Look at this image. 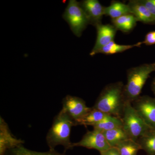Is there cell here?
Returning <instances> with one entry per match:
<instances>
[{
	"instance_id": "17",
	"label": "cell",
	"mask_w": 155,
	"mask_h": 155,
	"mask_svg": "<svg viewBox=\"0 0 155 155\" xmlns=\"http://www.w3.org/2000/svg\"><path fill=\"white\" fill-rule=\"evenodd\" d=\"M107 114L94 107H91L87 114L78 122V125L91 126L96 125L101 121Z\"/></svg>"
},
{
	"instance_id": "15",
	"label": "cell",
	"mask_w": 155,
	"mask_h": 155,
	"mask_svg": "<svg viewBox=\"0 0 155 155\" xmlns=\"http://www.w3.org/2000/svg\"><path fill=\"white\" fill-rule=\"evenodd\" d=\"M103 133L111 147H116L121 142L130 139L123 127L107 130Z\"/></svg>"
},
{
	"instance_id": "1",
	"label": "cell",
	"mask_w": 155,
	"mask_h": 155,
	"mask_svg": "<svg viewBox=\"0 0 155 155\" xmlns=\"http://www.w3.org/2000/svg\"><path fill=\"white\" fill-rule=\"evenodd\" d=\"M124 87L121 81L106 85L97 98L94 107L107 115L122 118L126 103L123 95Z\"/></svg>"
},
{
	"instance_id": "18",
	"label": "cell",
	"mask_w": 155,
	"mask_h": 155,
	"mask_svg": "<svg viewBox=\"0 0 155 155\" xmlns=\"http://www.w3.org/2000/svg\"><path fill=\"white\" fill-rule=\"evenodd\" d=\"M93 127L94 130L102 132L122 127V119L119 117L108 115L101 121L94 125Z\"/></svg>"
},
{
	"instance_id": "22",
	"label": "cell",
	"mask_w": 155,
	"mask_h": 155,
	"mask_svg": "<svg viewBox=\"0 0 155 155\" xmlns=\"http://www.w3.org/2000/svg\"><path fill=\"white\" fill-rule=\"evenodd\" d=\"M143 44L147 46L155 44V31H150L147 34L145 37L144 41H142Z\"/></svg>"
},
{
	"instance_id": "12",
	"label": "cell",
	"mask_w": 155,
	"mask_h": 155,
	"mask_svg": "<svg viewBox=\"0 0 155 155\" xmlns=\"http://www.w3.org/2000/svg\"><path fill=\"white\" fill-rule=\"evenodd\" d=\"M127 5L130 8L131 14L136 17L137 21L144 24L155 25V17L142 2L141 0H130Z\"/></svg>"
},
{
	"instance_id": "9",
	"label": "cell",
	"mask_w": 155,
	"mask_h": 155,
	"mask_svg": "<svg viewBox=\"0 0 155 155\" xmlns=\"http://www.w3.org/2000/svg\"><path fill=\"white\" fill-rule=\"evenodd\" d=\"M97 36L95 43L90 55H95L96 53L100 49L114 41L117 29L112 24H99L96 26Z\"/></svg>"
},
{
	"instance_id": "14",
	"label": "cell",
	"mask_w": 155,
	"mask_h": 155,
	"mask_svg": "<svg viewBox=\"0 0 155 155\" xmlns=\"http://www.w3.org/2000/svg\"><path fill=\"white\" fill-rule=\"evenodd\" d=\"M129 14H131L129 6L120 1H112L110 5L105 7V16L110 17L111 19Z\"/></svg>"
},
{
	"instance_id": "5",
	"label": "cell",
	"mask_w": 155,
	"mask_h": 155,
	"mask_svg": "<svg viewBox=\"0 0 155 155\" xmlns=\"http://www.w3.org/2000/svg\"><path fill=\"white\" fill-rule=\"evenodd\" d=\"M63 17L69 24L71 30L77 37H80L82 32L89 24L85 12L76 0L69 1Z\"/></svg>"
},
{
	"instance_id": "2",
	"label": "cell",
	"mask_w": 155,
	"mask_h": 155,
	"mask_svg": "<svg viewBox=\"0 0 155 155\" xmlns=\"http://www.w3.org/2000/svg\"><path fill=\"white\" fill-rule=\"evenodd\" d=\"M75 122L63 110L54 117L52 125L46 136V141L49 150H55L58 145L63 146L65 151L72 148L70 141L72 127Z\"/></svg>"
},
{
	"instance_id": "23",
	"label": "cell",
	"mask_w": 155,
	"mask_h": 155,
	"mask_svg": "<svg viewBox=\"0 0 155 155\" xmlns=\"http://www.w3.org/2000/svg\"><path fill=\"white\" fill-rule=\"evenodd\" d=\"M155 18V0H141Z\"/></svg>"
},
{
	"instance_id": "11",
	"label": "cell",
	"mask_w": 155,
	"mask_h": 155,
	"mask_svg": "<svg viewBox=\"0 0 155 155\" xmlns=\"http://www.w3.org/2000/svg\"><path fill=\"white\" fill-rule=\"evenodd\" d=\"M24 140L17 139L13 135L8 125L2 117H0V155L7 150L24 143Z\"/></svg>"
},
{
	"instance_id": "13",
	"label": "cell",
	"mask_w": 155,
	"mask_h": 155,
	"mask_svg": "<svg viewBox=\"0 0 155 155\" xmlns=\"http://www.w3.org/2000/svg\"><path fill=\"white\" fill-rule=\"evenodd\" d=\"M137 19L132 14H127L116 19H111L112 24L117 30L123 33H130L136 26Z\"/></svg>"
},
{
	"instance_id": "6",
	"label": "cell",
	"mask_w": 155,
	"mask_h": 155,
	"mask_svg": "<svg viewBox=\"0 0 155 155\" xmlns=\"http://www.w3.org/2000/svg\"><path fill=\"white\" fill-rule=\"evenodd\" d=\"M131 104L146 124L155 130V97L140 96Z\"/></svg>"
},
{
	"instance_id": "8",
	"label": "cell",
	"mask_w": 155,
	"mask_h": 155,
	"mask_svg": "<svg viewBox=\"0 0 155 155\" xmlns=\"http://www.w3.org/2000/svg\"><path fill=\"white\" fill-rule=\"evenodd\" d=\"M81 147L89 149H95L102 152L111 147L103 132L94 130L87 131L78 142L72 143V147Z\"/></svg>"
},
{
	"instance_id": "10",
	"label": "cell",
	"mask_w": 155,
	"mask_h": 155,
	"mask_svg": "<svg viewBox=\"0 0 155 155\" xmlns=\"http://www.w3.org/2000/svg\"><path fill=\"white\" fill-rule=\"evenodd\" d=\"M86 14L90 25L96 26L102 23L105 7L98 0H84L79 2Z\"/></svg>"
},
{
	"instance_id": "4",
	"label": "cell",
	"mask_w": 155,
	"mask_h": 155,
	"mask_svg": "<svg viewBox=\"0 0 155 155\" xmlns=\"http://www.w3.org/2000/svg\"><path fill=\"white\" fill-rule=\"evenodd\" d=\"M121 119L123 129L129 138L134 141H137L140 137L152 130L138 115L131 103L125 104Z\"/></svg>"
},
{
	"instance_id": "16",
	"label": "cell",
	"mask_w": 155,
	"mask_h": 155,
	"mask_svg": "<svg viewBox=\"0 0 155 155\" xmlns=\"http://www.w3.org/2000/svg\"><path fill=\"white\" fill-rule=\"evenodd\" d=\"M143 44L142 42H139L135 44L130 45H122L116 43L114 41H111L107 45L100 49L96 53L97 54H102L106 55H113L121 53L135 47H140Z\"/></svg>"
},
{
	"instance_id": "24",
	"label": "cell",
	"mask_w": 155,
	"mask_h": 155,
	"mask_svg": "<svg viewBox=\"0 0 155 155\" xmlns=\"http://www.w3.org/2000/svg\"><path fill=\"white\" fill-rule=\"evenodd\" d=\"M101 155H120L116 147H110L109 149L100 153Z\"/></svg>"
},
{
	"instance_id": "21",
	"label": "cell",
	"mask_w": 155,
	"mask_h": 155,
	"mask_svg": "<svg viewBox=\"0 0 155 155\" xmlns=\"http://www.w3.org/2000/svg\"><path fill=\"white\" fill-rule=\"evenodd\" d=\"M116 147L120 155H137L138 151L141 150L139 144L130 139L121 142Z\"/></svg>"
},
{
	"instance_id": "25",
	"label": "cell",
	"mask_w": 155,
	"mask_h": 155,
	"mask_svg": "<svg viewBox=\"0 0 155 155\" xmlns=\"http://www.w3.org/2000/svg\"><path fill=\"white\" fill-rule=\"evenodd\" d=\"M151 88L152 91L153 93L154 94L155 97V77L153 79L151 84Z\"/></svg>"
},
{
	"instance_id": "20",
	"label": "cell",
	"mask_w": 155,
	"mask_h": 155,
	"mask_svg": "<svg viewBox=\"0 0 155 155\" xmlns=\"http://www.w3.org/2000/svg\"><path fill=\"white\" fill-rule=\"evenodd\" d=\"M137 142L147 155H155V130H149L139 139Z\"/></svg>"
},
{
	"instance_id": "3",
	"label": "cell",
	"mask_w": 155,
	"mask_h": 155,
	"mask_svg": "<svg viewBox=\"0 0 155 155\" xmlns=\"http://www.w3.org/2000/svg\"><path fill=\"white\" fill-rule=\"evenodd\" d=\"M153 72H155V62L142 64L127 69V83L123 89V95L126 102L132 104L140 96L145 84Z\"/></svg>"
},
{
	"instance_id": "19",
	"label": "cell",
	"mask_w": 155,
	"mask_h": 155,
	"mask_svg": "<svg viewBox=\"0 0 155 155\" xmlns=\"http://www.w3.org/2000/svg\"><path fill=\"white\" fill-rule=\"evenodd\" d=\"M3 155H67L64 153L58 152L55 150H50L47 152L35 151L26 148L23 144L20 145L6 151Z\"/></svg>"
},
{
	"instance_id": "7",
	"label": "cell",
	"mask_w": 155,
	"mask_h": 155,
	"mask_svg": "<svg viewBox=\"0 0 155 155\" xmlns=\"http://www.w3.org/2000/svg\"><path fill=\"white\" fill-rule=\"evenodd\" d=\"M62 104V110L75 122V126L91 109L82 98L69 95L63 99Z\"/></svg>"
}]
</instances>
